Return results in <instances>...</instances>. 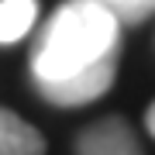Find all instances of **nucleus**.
<instances>
[{
    "label": "nucleus",
    "instance_id": "nucleus-3",
    "mask_svg": "<svg viewBox=\"0 0 155 155\" xmlns=\"http://www.w3.org/2000/svg\"><path fill=\"white\" fill-rule=\"evenodd\" d=\"M72 152H79V155H138L141 141L121 114H107L76 131Z\"/></svg>",
    "mask_w": 155,
    "mask_h": 155
},
{
    "label": "nucleus",
    "instance_id": "nucleus-6",
    "mask_svg": "<svg viewBox=\"0 0 155 155\" xmlns=\"http://www.w3.org/2000/svg\"><path fill=\"white\" fill-rule=\"evenodd\" d=\"M117 14L121 24H141L145 17L155 14V0H100Z\"/></svg>",
    "mask_w": 155,
    "mask_h": 155
},
{
    "label": "nucleus",
    "instance_id": "nucleus-4",
    "mask_svg": "<svg viewBox=\"0 0 155 155\" xmlns=\"http://www.w3.org/2000/svg\"><path fill=\"white\" fill-rule=\"evenodd\" d=\"M48 148L45 134L14 110L0 107V155H41Z\"/></svg>",
    "mask_w": 155,
    "mask_h": 155
},
{
    "label": "nucleus",
    "instance_id": "nucleus-7",
    "mask_svg": "<svg viewBox=\"0 0 155 155\" xmlns=\"http://www.w3.org/2000/svg\"><path fill=\"white\" fill-rule=\"evenodd\" d=\"M145 131H148L152 138H155V100L148 104V110H145Z\"/></svg>",
    "mask_w": 155,
    "mask_h": 155
},
{
    "label": "nucleus",
    "instance_id": "nucleus-2",
    "mask_svg": "<svg viewBox=\"0 0 155 155\" xmlns=\"http://www.w3.org/2000/svg\"><path fill=\"white\" fill-rule=\"evenodd\" d=\"M117 55H121V48L107 52V55L97 59L93 66L72 72L66 79L35 83V86H38L41 100H48L52 107H86V104H93V100H100L104 93H110V86L117 79Z\"/></svg>",
    "mask_w": 155,
    "mask_h": 155
},
{
    "label": "nucleus",
    "instance_id": "nucleus-5",
    "mask_svg": "<svg viewBox=\"0 0 155 155\" xmlns=\"http://www.w3.org/2000/svg\"><path fill=\"white\" fill-rule=\"evenodd\" d=\"M38 0H0V45H14L35 28Z\"/></svg>",
    "mask_w": 155,
    "mask_h": 155
},
{
    "label": "nucleus",
    "instance_id": "nucleus-1",
    "mask_svg": "<svg viewBox=\"0 0 155 155\" xmlns=\"http://www.w3.org/2000/svg\"><path fill=\"white\" fill-rule=\"evenodd\" d=\"M121 48V21L100 0H66L45 21L31 48L35 83H55Z\"/></svg>",
    "mask_w": 155,
    "mask_h": 155
}]
</instances>
